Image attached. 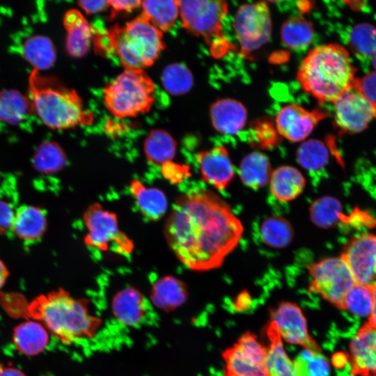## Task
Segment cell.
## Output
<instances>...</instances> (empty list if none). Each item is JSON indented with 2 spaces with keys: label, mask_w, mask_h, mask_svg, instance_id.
Returning a JSON list of instances; mask_svg holds the SVG:
<instances>
[{
  "label": "cell",
  "mask_w": 376,
  "mask_h": 376,
  "mask_svg": "<svg viewBox=\"0 0 376 376\" xmlns=\"http://www.w3.org/2000/svg\"><path fill=\"white\" fill-rule=\"evenodd\" d=\"M141 6V1L138 0H112L110 1L113 15L122 11H131Z\"/></svg>",
  "instance_id": "cell-45"
},
{
  "label": "cell",
  "mask_w": 376,
  "mask_h": 376,
  "mask_svg": "<svg viewBox=\"0 0 376 376\" xmlns=\"http://www.w3.org/2000/svg\"><path fill=\"white\" fill-rule=\"evenodd\" d=\"M270 315L271 321L275 324L282 339L303 348L320 350L311 336L306 319L297 304L282 301L270 312Z\"/></svg>",
  "instance_id": "cell-14"
},
{
  "label": "cell",
  "mask_w": 376,
  "mask_h": 376,
  "mask_svg": "<svg viewBox=\"0 0 376 376\" xmlns=\"http://www.w3.org/2000/svg\"><path fill=\"white\" fill-rule=\"evenodd\" d=\"M350 361L352 375L376 376V326L368 321L351 340Z\"/></svg>",
  "instance_id": "cell-17"
},
{
  "label": "cell",
  "mask_w": 376,
  "mask_h": 376,
  "mask_svg": "<svg viewBox=\"0 0 376 376\" xmlns=\"http://www.w3.org/2000/svg\"><path fill=\"white\" fill-rule=\"evenodd\" d=\"M294 376H329L327 359L320 350L304 348L292 361Z\"/></svg>",
  "instance_id": "cell-34"
},
{
  "label": "cell",
  "mask_w": 376,
  "mask_h": 376,
  "mask_svg": "<svg viewBox=\"0 0 376 376\" xmlns=\"http://www.w3.org/2000/svg\"><path fill=\"white\" fill-rule=\"evenodd\" d=\"M357 284L376 288V235L363 234L351 240L340 256Z\"/></svg>",
  "instance_id": "cell-13"
},
{
  "label": "cell",
  "mask_w": 376,
  "mask_h": 376,
  "mask_svg": "<svg viewBox=\"0 0 376 376\" xmlns=\"http://www.w3.org/2000/svg\"><path fill=\"white\" fill-rule=\"evenodd\" d=\"M251 303V297L249 294L244 291L241 292L237 297L235 301V307L240 310L246 309V306H249Z\"/></svg>",
  "instance_id": "cell-48"
},
{
  "label": "cell",
  "mask_w": 376,
  "mask_h": 376,
  "mask_svg": "<svg viewBox=\"0 0 376 376\" xmlns=\"http://www.w3.org/2000/svg\"><path fill=\"white\" fill-rule=\"evenodd\" d=\"M28 82L27 96L32 112L47 127L63 130L93 122L92 113L84 109L81 97L74 89L61 85L35 68Z\"/></svg>",
  "instance_id": "cell-4"
},
{
  "label": "cell",
  "mask_w": 376,
  "mask_h": 376,
  "mask_svg": "<svg viewBox=\"0 0 376 376\" xmlns=\"http://www.w3.org/2000/svg\"><path fill=\"white\" fill-rule=\"evenodd\" d=\"M238 173L244 185L252 189H258L269 182L272 171L270 162L265 155L252 152L242 159Z\"/></svg>",
  "instance_id": "cell-27"
},
{
  "label": "cell",
  "mask_w": 376,
  "mask_h": 376,
  "mask_svg": "<svg viewBox=\"0 0 376 376\" xmlns=\"http://www.w3.org/2000/svg\"><path fill=\"white\" fill-rule=\"evenodd\" d=\"M267 350L250 331L222 353L224 376H269L266 366Z\"/></svg>",
  "instance_id": "cell-11"
},
{
  "label": "cell",
  "mask_w": 376,
  "mask_h": 376,
  "mask_svg": "<svg viewBox=\"0 0 376 376\" xmlns=\"http://www.w3.org/2000/svg\"><path fill=\"white\" fill-rule=\"evenodd\" d=\"M67 157L61 147L53 141L45 142L36 150L33 156V165L40 172L54 173L66 164Z\"/></svg>",
  "instance_id": "cell-36"
},
{
  "label": "cell",
  "mask_w": 376,
  "mask_h": 376,
  "mask_svg": "<svg viewBox=\"0 0 376 376\" xmlns=\"http://www.w3.org/2000/svg\"><path fill=\"white\" fill-rule=\"evenodd\" d=\"M155 86L142 69H125L104 89L106 107L117 118L135 117L150 111Z\"/></svg>",
  "instance_id": "cell-6"
},
{
  "label": "cell",
  "mask_w": 376,
  "mask_h": 376,
  "mask_svg": "<svg viewBox=\"0 0 376 376\" xmlns=\"http://www.w3.org/2000/svg\"><path fill=\"white\" fill-rule=\"evenodd\" d=\"M0 376H26V375L17 368L0 364Z\"/></svg>",
  "instance_id": "cell-47"
},
{
  "label": "cell",
  "mask_w": 376,
  "mask_h": 376,
  "mask_svg": "<svg viewBox=\"0 0 376 376\" xmlns=\"http://www.w3.org/2000/svg\"><path fill=\"white\" fill-rule=\"evenodd\" d=\"M9 274L10 272L6 265L1 260H0V289L5 284Z\"/></svg>",
  "instance_id": "cell-49"
},
{
  "label": "cell",
  "mask_w": 376,
  "mask_h": 376,
  "mask_svg": "<svg viewBox=\"0 0 376 376\" xmlns=\"http://www.w3.org/2000/svg\"><path fill=\"white\" fill-rule=\"evenodd\" d=\"M373 308L370 316L368 318V321L376 326V288H373Z\"/></svg>",
  "instance_id": "cell-50"
},
{
  "label": "cell",
  "mask_w": 376,
  "mask_h": 376,
  "mask_svg": "<svg viewBox=\"0 0 376 376\" xmlns=\"http://www.w3.org/2000/svg\"><path fill=\"white\" fill-rule=\"evenodd\" d=\"M86 233L84 244L101 251L109 249L129 256L134 250L133 241L118 226L116 214L99 203L91 204L83 215Z\"/></svg>",
  "instance_id": "cell-7"
},
{
  "label": "cell",
  "mask_w": 376,
  "mask_h": 376,
  "mask_svg": "<svg viewBox=\"0 0 376 376\" xmlns=\"http://www.w3.org/2000/svg\"><path fill=\"white\" fill-rule=\"evenodd\" d=\"M178 6L182 26L188 32L212 44L223 38V22L228 11L226 1H178Z\"/></svg>",
  "instance_id": "cell-9"
},
{
  "label": "cell",
  "mask_w": 376,
  "mask_h": 376,
  "mask_svg": "<svg viewBox=\"0 0 376 376\" xmlns=\"http://www.w3.org/2000/svg\"><path fill=\"white\" fill-rule=\"evenodd\" d=\"M269 183L274 197L279 201L288 202L303 192L306 179L297 169L292 166H281L272 171Z\"/></svg>",
  "instance_id": "cell-23"
},
{
  "label": "cell",
  "mask_w": 376,
  "mask_h": 376,
  "mask_svg": "<svg viewBox=\"0 0 376 376\" xmlns=\"http://www.w3.org/2000/svg\"><path fill=\"white\" fill-rule=\"evenodd\" d=\"M162 81L169 93L179 95L187 93L191 88L194 79L186 65L182 63H173L163 70Z\"/></svg>",
  "instance_id": "cell-39"
},
{
  "label": "cell",
  "mask_w": 376,
  "mask_h": 376,
  "mask_svg": "<svg viewBox=\"0 0 376 376\" xmlns=\"http://www.w3.org/2000/svg\"><path fill=\"white\" fill-rule=\"evenodd\" d=\"M196 161L201 179L217 189H226L234 178V166L224 146L199 152Z\"/></svg>",
  "instance_id": "cell-16"
},
{
  "label": "cell",
  "mask_w": 376,
  "mask_h": 376,
  "mask_svg": "<svg viewBox=\"0 0 376 376\" xmlns=\"http://www.w3.org/2000/svg\"><path fill=\"white\" fill-rule=\"evenodd\" d=\"M265 334L268 339L265 366L269 376H294L292 361L287 354L283 339L272 321L265 328Z\"/></svg>",
  "instance_id": "cell-24"
},
{
  "label": "cell",
  "mask_w": 376,
  "mask_h": 376,
  "mask_svg": "<svg viewBox=\"0 0 376 376\" xmlns=\"http://www.w3.org/2000/svg\"><path fill=\"white\" fill-rule=\"evenodd\" d=\"M374 303L373 289L354 284L345 297L343 310L361 317H370Z\"/></svg>",
  "instance_id": "cell-40"
},
{
  "label": "cell",
  "mask_w": 376,
  "mask_h": 376,
  "mask_svg": "<svg viewBox=\"0 0 376 376\" xmlns=\"http://www.w3.org/2000/svg\"><path fill=\"white\" fill-rule=\"evenodd\" d=\"M233 26L240 54L249 56L270 38L272 24L268 5L265 1L242 5L235 13Z\"/></svg>",
  "instance_id": "cell-10"
},
{
  "label": "cell",
  "mask_w": 376,
  "mask_h": 376,
  "mask_svg": "<svg viewBox=\"0 0 376 376\" xmlns=\"http://www.w3.org/2000/svg\"><path fill=\"white\" fill-rule=\"evenodd\" d=\"M78 5L88 14L101 12L110 6V1H79Z\"/></svg>",
  "instance_id": "cell-44"
},
{
  "label": "cell",
  "mask_w": 376,
  "mask_h": 376,
  "mask_svg": "<svg viewBox=\"0 0 376 376\" xmlns=\"http://www.w3.org/2000/svg\"><path fill=\"white\" fill-rule=\"evenodd\" d=\"M258 141L262 147L272 146L276 141V133L272 128H262L258 133Z\"/></svg>",
  "instance_id": "cell-46"
},
{
  "label": "cell",
  "mask_w": 376,
  "mask_h": 376,
  "mask_svg": "<svg viewBox=\"0 0 376 376\" xmlns=\"http://www.w3.org/2000/svg\"><path fill=\"white\" fill-rule=\"evenodd\" d=\"M260 234L265 244L274 248H284L292 242L294 230L285 218L272 216L262 222Z\"/></svg>",
  "instance_id": "cell-32"
},
{
  "label": "cell",
  "mask_w": 376,
  "mask_h": 376,
  "mask_svg": "<svg viewBox=\"0 0 376 376\" xmlns=\"http://www.w3.org/2000/svg\"><path fill=\"white\" fill-rule=\"evenodd\" d=\"M143 150L146 159L150 164L162 166L172 161L177 150V143L168 132L155 129L146 138Z\"/></svg>",
  "instance_id": "cell-28"
},
{
  "label": "cell",
  "mask_w": 376,
  "mask_h": 376,
  "mask_svg": "<svg viewBox=\"0 0 376 376\" xmlns=\"http://www.w3.org/2000/svg\"><path fill=\"white\" fill-rule=\"evenodd\" d=\"M16 348L26 356H36L42 352L49 342L46 328L34 321H26L18 324L13 335Z\"/></svg>",
  "instance_id": "cell-26"
},
{
  "label": "cell",
  "mask_w": 376,
  "mask_h": 376,
  "mask_svg": "<svg viewBox=\"0 0 376 376\" xmlns=\"http://www.w3.org/2000/svg\"><path fill=\"white\" fill-rule=\"evenodd\" d=\"M47 225L43 210L36 206L26 205L15 212L12 230L19 239L34 241L44 235Z\"/></svg>",
  "instance_id": "cell-25"
},
{
  "label": "cell",
  "mask_w": 376,
  "mask_h": 376,
  "mask_svg": "<svg viewBox=\"0 0 376 376\" xmlns=\"http://www.w3.org/2000/svg\"><path fill=\"white\" fill-rule=\"evenodd\" d=\"M187 285L180 279L165 276L152 285L150 301L158 309L171 312L182 306L187 300Z\"/></svg>",
  "instance_id": "cell-19"
},
{
  "label": "cell",
  "mask_w": 376,
  "mask_h": 376,
  "mask_svg": "<svg viewBox=\"0 0 376 376\" xmlns=\"http://www.w3.org/2000/svg\"><path fill=\"white\" fill-rule=\"evenodd\" d=\"M327 115L324 110L309 111L297 104H289L278 112L276 127L279 134L286 139L298 142L306 139Z\"/></svg>",
  "instance_id": "cell-15"
},
{
  "label": "cell",
  "mask_w": 376,
  "mask_h": 376,
  "mask_svg": "<svg viewBox=\"0 0 376 376\" xmlns=\"http://www.w3.org/2000/svg\"><path fill=\"white\" fill-rule=\"evenodd\" d=\"M110 308L111 315L118 323L133 327L145 320L149 302L140 290L134 287H126L113 295Z\"/></svg>",
  "instance_id": "cell-18"
},
{
  "label": "cell",
  "mask_w": 376,
  "mask_h": 376,
  "mask_svg": "<svg viewBox=\"0 0 376 376\" xmlns=\"http://www.w3.org/2000/svg\"><path fill=\"white\" fill-rule=\"evenodd\" d=\"M333 104L335 123L344 132H361L376 118V103L365 97L354 83Z\"/></svg>",
  "instance_id": "cell-12"
},
{
  "label": "cell",
  "mask_w": 376,
  "mask_h": 376,
  "mask_svg": "<svg viewBox=\"0 0 376 376\" xmlns=\"http://www.w3.org/2000/svg\"><path fill=\"white\" fill-rule=\"evenodd\" d=\"M26 312L66 345L93 338L103 325L88 299L75 298L61 288L36 297L27 305Z\"/></svg>",
  "instance_id": "cell-2"
},
{
  "label": "cell",
  "mask_w": 376,
  "mask_h": 376,
  "mask_svg": "<svg viewBox=\"0 0 376 376\" xmlns=\"http://www.w3.org/2000/svg\"><path fill=\"white\" fill-rule=\"evenodd\" d=\"M130 191L141 214L150 221H157L164 216L168 200L159 189L145 185L140 180L133 179Z\"/></svg>",
  "instance_id": "cell-22"
},
{
  "label": "cell",
  "mask_w": 376,
  "mask_h": 376,
  "mask_svg": "<svg viewBox=\"0 0 376 376\" xmlns=\"http://www.w3.org/2000/svg\"><path fill=\"white\" fill-rule=\"evenodd\" d=\"M307 269L311 279L309 290L343 310L345 295L356 284L343 260L340 257L327 258L310 264Z\"/></svg>",
  "instance_id": "cell-8"
},
{
  "label": "cell",
  "mask_w": 376,
  "mask_h": 376,
  "mask_svg": "<svg viewBox=\"0 0 376 376\" xmlns=\"http://www.w3.org/2000/svg\"><path fill=\"white\" fill-rule=\"evenodd\" d=\"M66 30V48L68 54L76 58L84 56L92 41V29L81 13L72 9L63 17Z\"/></svg>",
  "instance_id": "cell-21"
},
{
  "label": "cell",
  "mask_w": 376,
  "mask_h": 376,
  "mask_svg": "<svg viewBox=\"0 0 376 376\" xmlns=\"http://www.w3.org/2000/svg\"><path fill=\"white\" fill-rule=\"evenodd\" d=\"M243 233V225L229 205L215 192L203 189L180 195L164 227L174 255L198 272L221 267Z\"/></svg>",
  "instance_id": "cell-1"
},
{
  "label": "cell",
  "mask_w": 376,
  "mask_h": 376,
  "mask_svg": "<svg viewBox=\"0 0 376 376\" xmlns=\"http://www.w3.org/2000/svg\"><path fill=\"white\" fill-rule=\"evenodd\" d=\"M15 214L11 206L3 201H0V235L12 229Z\"/></svg>",
  "instance_id": "cell-43"
},
{
  "label": "cell",
  "mask_w": 376,
  "mask_h": 376,
  "mask_svg": "<svg viewBox=\"0 0 376 376\" xmlns=\"http://www.w3.org/2000/svg\"><path fill=\"white\" fill-rule=\"evenodd\" d=\"M141 6V15L162 32L171 29L179 16L178 1H143Z\"/></svg>",
  "instance_id": "cell-30"
},
{
  "label": "cell",
  "mask_w": 376,
  "mask_h": 376,
  "mask_svg": "<svg viewBox=\"0 0 376 376\" xmlns=\"http://www.w3.org/2000/svg\"><path fill=\"white\" fill-rule=\"evenodd\" d=\"M281 37L283 43L289 48L304 49L312 42L313 28L305 18L292 17L282 25Z\"/></svg>",
  "instance_id": "cell-33"
},
{
  "label": "cell",
  "mask_w": 376,
  "mask_h": 376,
  "mask_svg": "<svg viewBox=\"0 0 376 376\" xmlns=\"http://www.w3.org/2000/svg\"><path fill=\"white\" fill-rule=\"evenodd\" d=\"M21 53L23 58L39 71L51 68L56 57L52 40L41 35L27 38L22 45Z\"/></svg>",
  "instance_id": "cell-29"
},
{
  "label": "cell",
  "mask_w": 376,
  "mask_h": 376,
  "mask_svg": "<svg viewBox=\"0 0 376 376\" xmlns=\"http://www.w3.org/2000/svg\"><path fill=\"white\" fill-rule=\"evenodd\" d=\"M309 215L315 225L324 228L331 227L343 218L340 203L331 196H323L313 201Z\"/></svg>",
  "instance_id": "cell-38"
},
{
  "label": "cell",
  "mask_w": 376,
  "mask_h": 376,
  "mask_svg": "<svg viewBox=\"0 0 376 376\" xmlns=\"http://www.w3.org/2000/svg\"><path fill=\"white\" fill-rule=\"evenodd\" d=\"M33 113L28 96L15 90L0 92V120L10 125L20 123Z\"/></svg>",
  "instance_id": "cell-31"
},
{
  "label": "cell",
  "mask_w": 376,
  "mask_h": 376,
  "mask_svg": "<svg viewBox=\"0 0 376 376\" xmlns=\"http://www.w3.org/2000/svg\"><path fill=\"white\" fill-rule=\"evenodd\" d=\"M95 44L102 51L112 52L125 69L151 66L165 47L162 32L141 15L97 36Z\"/></svg>",
  "instance_id": "cell-5"
},
{
  "label": "cell",
  "mask_w": 376,
  "mask_h": 376,
  "mask_svg": "<svg viewBox=\"0 0 376 376\" xmlns=\"http://www.w3.org/2000/svg\"><path fill=\"white\" fill-rule=\"evenodd\" d=\"M213 127L221 134H235L244 127L247 113L244 106L232 99L214 102L210 109Z\"/></svg>",
  "instance_id": "cell-20"
},
{
  "label": "cell",
  "mask_w": 376,
  "mask_h": 376,
  "mask_svg": "<svg viewBox=\"0 0 376 376\" xmlns=\"http://www.w3.org/2000/svg\"><path fill=\"white\" fill-rule=\"evenodd\" d=\"M296 157L299 164L309 171H318L328 163L329 151L318 139H308L298 148Z\"/></svg>",
  "instance_id": "cell-37"
},
{
  "label": "cell",
  "mask_w": 376,
  "mask_h": 376,
  "mask_svg": "<svg viewBox=\"0 0 376 376\" xmlns=\"http://www.w3.org/2000/svg\"><path fill=\"white\" fill-rule=\"evenodd\" d=\"M354 85L368 100L376 103V71L355 79Z\"/></svg>",
  "instance_id": "cell-42"
},
{
  "label": "cell",
  "mask_w": 376,
  "mask_h": 376,
  "mask_svg": "<svg viewBox=\"0 0 376 376\" xmlns=\"http://www.w3.org/2000/svg\"><path fill=\"white\" fill-rule=\"evenodd\" d=\"M348 42L359 60L370 61L376 52V29L368 24H359L350 30Z\"/></svg>",
  "instance_id": "cell-35"
},
{
  "label": "cell",
  "mask_w": 376,
  "mask_h": 376,
  "mask_svg": "<svg viewBox=\"0 0 376 376\" xmlns=\"http://www.w3.org/2000/svg\"><path fill=\"white\" fill-rule=\"evenodd\" d=\"M350 54L338 44L313 48L302 60L297 78L301 88L320 102H334L354 83Z\"/></svg>",
  "instance_id": "cell-3"
},
{
  "label": "cell",
  "mask_w": 376,
  "mask_h": 376,
  "mask_svg": "<svg viewBox=\"0 0 376 376\" xmlns=\"http://www.w3.org/2000/svg\"><path fill=\"white\" fill-rule=\"evenodd\" d=\"M163 176L173 184L182 182L190 175L189 167L170 161L161 166Z\"/></svg>",
  "instance_id": "cell-41"
},
{
  "label": "cell",
  "mask_w": 376,
  "mask_h": 376,
  "mask_svg": "<svg viewBox=\"0 0 376 376\" xmlns=\"http://www.w3.org/2000/svg\"><path fill=\"white\" fill-rule=\"evenodd\" d=\"M371 61H373V65L374 68L376 69V52L374 54V56H373Z\"/></svg>",
  "instance_id": "cell-51"
}]
</instances>
